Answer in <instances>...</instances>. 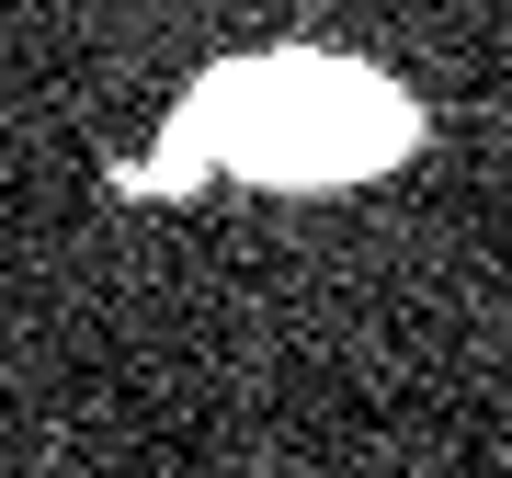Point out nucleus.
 <instances>
[{"mask_svg": "<svg viewBox=\"0 0 512 478\" xmlns=\"http://www.w3.org/2000/svg\"><path fill=\"white\" fill-rule=\"evenodd\" d=\"M421 148V114L399 80L353 69V57H239L194 80V103L160 126L137 183H353Z\"/></svg>", "mask_w": 512, "mask_h": 478, "instance_id": "f257e3e1", "label": "nucleus"}]
</instances>
